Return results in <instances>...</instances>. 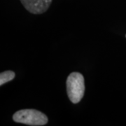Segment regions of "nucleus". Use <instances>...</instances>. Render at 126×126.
Wrapping results in <instances>:
<instances>
[{
	"mask_svg": "<svg viewBox=\"0 0 126 126\" xmlns=\"http://www.w3.org/2000/svg\"><path fill=\"white\" fill-rule=\"evenodd\" d=\"M66 84L69 99L72 103H79L83 97L85 93L83 76L79 72H72L68 76Z\"/></svg>",
	"mask_w": 126,
	"mask_h": 126,
	"instance_id": "obj_1",
	"label": "nucleus"
},
{
	"mask_svg": "<svg viewBox=\"0 0 126 126\" xmlns=\"http://www.w3.org/2000/svg\"><path fill=\"white\" fill-rule=\"evenodd\" d=\"M14 121L28 126H45L48 121V117L44 113L36 109H22L13 115Z\"/></svg>",
	"mask_w": 126,
	"mask_h": 126,
	"instance_id": "obj_2",
	"label": "nucleus"
},
{
	"mask_svg": "<svg viewBox=\"0 0 126 126\" xmlns=\"http://www.w3.org/2000/svg\"><path fill=\"white\" fill-rule=\"evenodd\" d=\"M24 7L33 14L45 13L52 3V0H20Z\"/></svg>",
	"mask_w": 126,
	"mask_h": 126,
	"instance_id": "obj_3",
	"label": "nucleus"
},
{
	"mask_svg": "<svg viewBox=\"0 0 126 126\" xmlns=\"http://www.w3.org/2000/svg\"><path fill=\"white\" fill-rule=\"evenodd\" d=\"M15 73L12 71H6L0 74V86L11 81L15 78Z\"/></svg>",
	"mask_w": 126,
	"mask_h": 126,
	"instance_id": "obj_4",
	"label": "nucleus"
}]
</instances>
